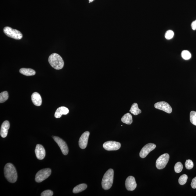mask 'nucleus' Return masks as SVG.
<instances>
[{"label": "nucleus", "instance_id": "obj_14", "mask_svg": "<svg viewBox=\"0 0 196 196\" xmlns=\"http://www.w3.org/2000/svg\"><path fill=\"white\" fill-rule=\"evenodd\" d=\"M9 127L10 124L9 121H5L2 123L0 131V134L2 137L5 138L7 137Z\"/></svg>", "mask_w": 196, "mask_h": 196}, {"label": "nucleus", "instance_id": "obj_15", "mask_svg": "<svg viewBox=\"0 0 196 196\" xmlns=\"http://www.w3.org/2000/svg\"><path fill=\"white\" fill-rule=\"evenodd\" d=\"M69 112L68 108L65 106H61L57 109L55 114V118H60L62 115H66Z\"/></svg>", "mask_w": 196, "mask_h": 196}, {"label": "nucleus", "instance_id": "obj_23", "mask_svg": "<svg viewBox=\"0 0 196 196\" xmlns=\"http://www.w3.org/2000/svg\"><path fill=\"white\" fill-rule=\"evenodd\" d=\"M188 179V176L186 174H184L181 176L179 179V183L180 185H183L186 184Z\"/></svg>", "mask_w": 196, "mask_h": 196}, {"label": "nucleus", "instance_id": "obj_12", "mask_svg": "<svg viewBox=\"0 0 196 196\" xmlns=\"http://www.w3.org/2000/svg\"><path fill=\"white\" fill-rule=\"evenodd\" d=\"M90 133L87 131L82 134L79 140V146L81 149H85L87 147L88 143Z\"/></svg>", "mask_w": 196, "mask_h": 196}, {"label": "nucleus", "instance_id": "obj_6", "mask_svg": "<svg viewBox=\"0 0 196 196\" xmlns=\"http://www.w3.org/2000/svg\"><path fill=\"white\" fill-rule=\"evenodd\" d=\"M170 156L168 154L165 153L160 156L157 160L156 166L158 169H162L166 166Z\"/></svg>", "mask_w": 196, "mask_h": 196}, {"label": "nucleus", "instance_id": "obj_18", "mask_svg": "<svg viewBox=\"0 0 196 196\" xmlns=\"http://www.w3.org/2000/svg\"><path fill=\"white\" fill-rule=\"evenodd\" d=\"M121 121L123 123L127 125H130L133 123V118L132 115L129 113L125 114L121 118Z\"/></svg>", "mask_w": 196, "mask_h": 196}, {"label": "nucleus", "instance_id": "obj_30", "mask_svg": "<svg viewBox=\"0 0 196 196\" xmlns=\"http://www.w3.org/2000/svg\"><path fill=\"white\" fill-rule=\"evenodd\" d=\"M191 26L192 29L194 30H196V20L192 22Z\"/></svg>", "mask_w": 196, "mask_h": 196}, {"label": "nucleus", "instance_id": "obj_3", "mask_svg": "<svg viewBox=\"0 0 196 196\" xmlns=\"http://www.w3.org/2000/svg\"><path fill=\"white\" fill-rule=\"evenodd\" d=\"M114 178V171L109 169L105 174L102 181V186L105 190H108L111 187L113 184Z\"/></svg>", "mask_w": 196, "mask_h": 196}, {"label": "nucleus", "instance_id": "obj_1", "mask_svg": "<svg viewBox=\"0 0 196 196\" xmlns=\"http://www.w3.org/2000/svg\"><path fill=\"white\" fill-rule=\"evenodd\" d=\"M4 175L9 182L14 183L16 181L18 175L16 169L12 163H8L5 165Z\"/></svg>", "mask_w": 196, "mask_h": 196}, {"label": "nucleus", "instance_id": "obj_8", "mask_svg": "<svg viewBox=\"0 0 196 196\" xmlns=\"http://www.w3.org/2000/svg\"><path fill=\"white\" fill-rule=\"evenodd\" d=\"M53 138L60 148L63 154L64 155H67L69 152V150L66 142L62 139L58 137H53Z\"/></svg>", "mask_w": 196, "mask_h": 196}, {"label": "nucleus", "instance_id": "obj_29", "mask_svg": "<svg viewBox=\"0 0 196 196\" xmlns=\"http://www.w3.org/2000/svg\"><path fill=\"white\" fill-rule=\"evenodd\" d=\"M191 186V187L194 188V189H195V188H196V177L194 178L193 180H192Z\"/></svg>", "mask_w": 196, "mask_h": 196}, {"label": "nucleus", "instance_id": "obj_9", "mask_svg": "<svg viewBox=\"0 0 196 196\" xmlns=\"http://www.w3.org/2000/svg\"><path fill=\"white\" fill-rule=\"evenodd\" d=\"M156 147L155 144L152 143H149L144 146L140 152V156L141 157L144 159L145 158L150 152L155 149Z\"/></svg>", "mask_w": 196, "mask_h": 196}, {"label": "nucleus", "instance_id": "obj_13", "mask_svg": "<svg viewBox=\"0 0 196 196\" xmlns=\"http://www.w3.org/2000/svg\"><path fill=\"white\" fill-rule=\"evenodd\" d=\"M36 157L39 160H42L45 157V151L44 148L41 144H37L35 150Z\"/></svg>", "mask_w": 196, "mask_h": 196}, {"label": "nucleus", "instance_id": "obj_16", "mask_svg": "<svg viewBox=\"0 0 196 196\" xmlns=\"http://www.w3.org/2000/svg\"><path fill=\"white\" fill-rule=\"evenodd\" d=\"M32 102L37 106H40L42 104V98L41 95L37 92H34L31 96Z\"/></svg>", "mask_w": 196, "mask_h": 196}, {"label": "nucleus", "instance_id": "obj_5", "mask_svg": "<svg viewBox=\"0 0 196 196\" xmlns=\"http://www.w3.org/2000/svg\"><path fill=\"white\" fill-rule=\"evenodd\" d=\"M51 174V169L46 168L42 169L37 173L35 180L37 183L41 182L48 178Z\"/></svg>", "mask_w": 196, "mask_h": 196}, {"label": "nucleus", "instance_id": "obj_4", "mask_svg": "<svg viewBox=\"0 0 196 196\" xmlns=\"http://www.w3.org/2000/svg\"><path fill=\"white\" fill-rule=\"evenodd\" d=\"M3 32L7 37L15 39L20 40L23 37L21 32L18 30L13 29L9 27H6L4 28Z\"/></svg>", "mask_w": 196, "mask_h": 196}, {"label": "nucleus", "instance_id": "obj_17", "mask_svg": "<svg viewBox=\"0 0 196 196\" xmlns=\"http://www.w3.org/2000/svg\"><path fill=\"white\" fill-rule=\"evenodd\" d=\"M20 73L25 76H31L35 75L36 72L31 68H22L20 70Z\"/></svg>", "mask_w": 196, "mask_h": 196}, {"label": "nucleus", "instance_id": "obj_26", "mask_svg": "<svg viewBox=\"0 0 196 196\" xmlns=\"http://www.w3.org/2000/svg\"><path fill=\"white\" fill-rule=\"evenodd\" d=\"M174 36V32L172 30H169L166 32L165 37L167 40H170L173 38Z\"/></svg>", "mask_w": 196, "mask_h": 196}, {"label": "nucleus", "instance_id": "obj_24", "mask_svg": "<svg viewBox=\"0 0 196 196\" xmlns=\"http://www.w3.org/2000/svg\"><path fill=\"white\" fill-rule=\"evenodd\" d=\"M190 121L192 124L196 126V112L192 111L190 112Z\"/></svg>", "mask_w": 196, "mask_h": 196}, {"label": "nucleus", "instance_id": "obj_2", "mask_svg": "<svg viewBox=\"0 0 196 196\" xmlns=\"http://www.w3.org/2000/svg\"><path fill=\"white\" fill-rule=\"evenodd\" d=\"M48 61L50 65L55 69H61L63 67V60L59 55L56 53H54L50 55L49 57Z\"/></svg>", "mask_w": 196, "mask_h": 196}, {"label": "nucleus", "instance_id": "obj_20", "mask_svg": "<svg viewBox=\"0 0 196 196\" xmlns=\"http://www.w3.org/2000/svg\"><path fill=\"white\" fill-rule=\"evenodd\" d=\"M87 187V186L85 184H81L76 186L73 190L74 193H78L84 191Z\"/></svg>", "mask_w": 196, "mask_h": 196}, {"label": "nucleus", "instance_id": "obj_21", "mask_svg": "<svg viewBox=\"0 0 196 196\" xmlns=\"http://www.w3.org/2000/svg\"><path fill=\"white\" fill-rule=\"evenodd\" d=\"M9 98L8 93L7 91L2 92L0 94V102H5Z\"/></svg>", "mask_w": 196, "mask_h": 196}, {"label": "nucleus", "instance_id": "obj_22", "mask_svg": "<svg viewBox=\"0 0 196 196\" xmlns=\"http://www.w3.org/2000/svg\"><path fill=\"white\" fill-rule=\"evenodd\" d=\"M181 56L184 60H188L191 58V55L189 51L187 50H184L182 51Z\"/></svg>", "mask_w": 196, "mask_h": 196}, {"label": "nucleus", "instance_id": "obj_31", "mask_svg": "<svg viewBox=\"0 0 196 196\" xmlns=\"http://www.w3.org/2000/svg\"><path fill=\"white\" fill-rule=\"evenodd\" d=\"M89 3H90L91 2H92L94 1V0H89Z\"/></svg>", "mask_w": 196, "mask_h": 196}, {"label": "nucleus", "instance_id": "obj_10", "mask_svg": "<svg viewBox=\"0 0 196 196\" xmlns=\"http://www.w3.org/2000/svg\"><path fill=\"white\" fill-rule=\"evenodd\" d=\"M155 107L156 109L163 110L167 113H171L172 112V107L168 103L165 102H161L156 103L155 105Z\"/></svg>", "mask_w": 196, "mask_h": 196}, {"label": "nucleus", "instance_id": "obj_19", "mask_svg": "<svg viewBox=\"0 0 196 196\" xmlns=\"http://www.w3.org/2000/svg\"><path fill=\"white\" fill-rule=\"evenodd\" d=\"M130 112L134 115L136 116L141 113V110L138 108V104L134 103L133 104L130 110Z\"/></svg>", "mask_w": 196, "mask_h": 196}, {"label": "nucleus", "instance_id": "obj_11", "mask_svg": "<svg viewBox=\"0 0 196 196\" xmlns=\"http://www.w3.org/2000/svg\"><path fill=\"white\" fill-rule=\"evenodd\" d=\"M137 184L135 178L133 176H129L125 181V186L127 190L134 191L136 189Z\"/></svg>", "mask_w": 196, "mask_h": 196}, {"label": "nucleus", "instance_id": "obj_25", "mask_svg": "<svg viewBox=\"0 0 196 196\" xmlns=\"http://www.w3.org/2000/svg\"><path fill=\"white\" fill-rule=\"evenodd\" d=\"M183 169V166L180 162L176 163L175 165L174 170L175 172L176 173H178L181 172Z\"/></svg>", "mask_w": 196, "mask_h": 196}, {"label": "nucleus", "instance_id": "obj_28", "mask_svg": "<svg viewBox=\"0 0 196 196\" xmlns=\"http://www.w3.org/2000/svg\"><path fill=\"white\" fill-rule=\"evenodd\" d=\"M53 195V192L51 190H45L41 194V196H52Z\"/></svg>", "mask_w": 196, "mask_h": 196}, {"label": "nucleus", "instance_id": "obj_7", "mask_svg": "<svg viewBox=\"0 0 196 196\" xmlns=\"http://www.w3.org/2000/svg\"><path fill=\"white\" fill-rule=\"evenodd\" d=\"M104 149L108 151L117 150L121 148V144L119 142L108 141L105 142L103 145Z\"/></svg>", "mask_w": 196, "mask_h": 196}, {"label": "nucleus", "instance_id": "obj_27", "mask_svg": "<svg viewBox=\"0 0 196 196\" xmlns=\"http://www.w3.org/2000/svg\"><path fill=\"white\" fill-rule=\"evenodd\" d=\"M186 168L188 170L193 169L194 167L193 162L191 160L188 159L186 161L185 163Z\"/></svg>", "mask_w": 196, "mask_h": 196}]
</instances>
